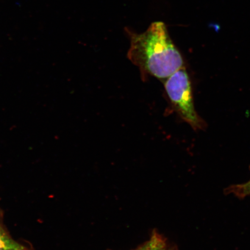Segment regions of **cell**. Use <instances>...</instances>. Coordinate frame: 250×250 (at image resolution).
<instances>
[{"label":"cell","instance_id":"6","mask_svg":"<svg viewBox=\"0 0 250 250\" xmlns=\"http://www.w3.org/2000/svg\"><path fill=\"white\" fill-rule=\"evenodd\" d=\"M28 250L27 249H26V248H22V249H19V250Z\"/></svg>","mask_w":250,"mask_h":250},{"label":"cell","instance_id":"1","mask_svg":"<svg viewBox=\"0 0 250 250\" xmlns=\"http://www.w3.org/2000/svg\"><path fill=\"white\" fill-rule=\"evenodd\" d=\"M130 46L127 58L138 67L143 76L167 80L183 67V59L162 21L150 25L145 32L127 30Z\"/></svg>","mask_w":250,"mask_h":250},{"label":"cell","instance_id":"3","mask_svg":"<svg viewBox=\"0 0 250 250\" xmlns=\"http://www.w3.org/2000/svg\"><path fill=\"white\" fill-rule=\"evenodd\" d=\"M136 250H167V247L161 236L154 235L149 241Z\"/></svg>","mask_w":250,"mask_h":250},{"label":"cell","instance_id":"2","mask_svg":"<svg viewBox=\"0 0 250 250\" xmlns=\"http://www.w3.org/2000/svg\"><path fill=\"white\" fill-rule=\"evenodd\" d=\"M165 89L177 113L194 129H201L203 122L193 104L191 83L184 67L165 80Z\"/></svg>","mask_w":250,"mask_h":250},{"label":"cell","instance_id":"8","mask_svg":"<svg viewBox=\"0 0 250 250\" xmlns=\"http://www.w3.org/2000/svg\"></svg>","mask_w":250,"mask_h":250},{"label":"cell","instance_id":"7","mask_svg":"<svg viewBox=\"0 0 250 250\" xmlns=\"http://www.w3.org/2000/svg\"><path fill=\"white\" fill-rule=\"evenodd\" d=\"M2 232V231L1 229V228H0V232Z\"/></svg>","mask_w":250,"mask_h":250},{"label":"cell","instance_id":"5","mask_svg":"<svg viewBox=\"0 0 250 250\" xmlns=\"http://www.w3.org/2000/svg\"><path fill=\"white\" fill-rule=\"evenodd\" d=\"M23 248V246L6 235L4 232H0V250H15Z\"/></svg>","mask_w":250,"mask_h":250},{"label":"cell","instance_id":"4","mask_svg":"<svg viewBox=\"0 0 250 250\" xmlns=\"http://www.w3.org/2000/svg\"><path fill=\"white\" fill-rule=\"evenodd\" d=\"M226 190L228 193H232L239 198H245L250 195V180L245 183L230 186Z\"/></svg>","mask_w":250,"mask_h":250}]
</instances>
